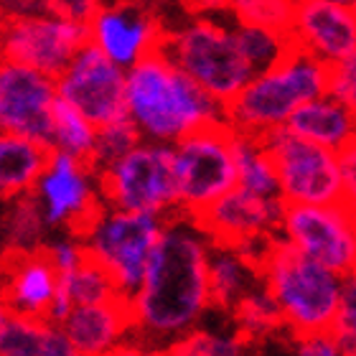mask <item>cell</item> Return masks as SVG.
Here are the masks:
<instances>
[{
	"label": "cell",
	"instance_id": "cell-1",
	"mask_svg": "<svg viewBox=\"0 0 356 356\" xmlns=\"http://www.w3.org/2000/svg\"><path fill=\"white\" fill-rule=\"evenodd\" d=\"M209 260L211 239L191 216H168L140 290L130 298L138 341L161 351L199 328L211 308Z\"/></svg>",
	"mask_w": 356,
	"mask_h": 356
},
{
	"label": "cell",
	"instance_id": "cell-2",
	"mask_svg": "<svg viewBox=\"0 0 356 356\" xmlns=\"http://www.w3.org/2000/svg\"><path fill=\"white\" fill-rule=\"evenodd\" d=\"M127 118L143 140L176 145L201 127L224 122V104L161 49L127 69Z\"/></svg>",
	"mask_w": 356,
	"mask_h": 356
},
{
	"label": "cell",
	"instance_id": "cell-3",
	"mask_svg": "<svg viewBox=\"0 0 356 356\" xmlns=\"http://www.w3.org/2000/svg\"><path fill=\"white\" fill-rule=\"evenodd\" d=\"M328 92V64L293 46L277 64L262 69L224 107V122L239 135H262L285 127L298 107Z\"/></svg>",
	"mask_w": 356,
	"mask_h": 356
},
{
	"label": "cell",
	"instance_id": "cell-4",
	"mask_svg": "<svg viewBox=\"0 0 356 356\" xmlns=\"http://www.w3.org/2000/svg\"><path fill=\"white\" fill-rule=\"evenodd\" d=\"M260 280L280 308L290 336L328 334L346 277L277 239L260 267Z\"/></svg>",
	"mask_w": 356,
	"mask_h": 356
},
{
	"label": "cell",
	"instance_id": "cell-5",
	"mask_svg": "<svg viewBox=\"0 0 356 356\" xmlns=\"http://www.w3.org/2000/svg\"><path fill=\"white\" fill-rule=\"evenodd\" d=\"M161 49L224 107L257 74L239 49L234 23L224 15H191L168 29Z\"/></svg>",
	"mask_w": 356,
	"mask_h": 356
},
{
	"label": "cell",
	"instance_id": "cell-6",
	"mask_svg": "<svg viewBox=\"0 0 356 356\" xmlns=\"http://www.w3.org/2000/svg\"><path fill=\"white\" fill-rule=\"evenodd\" d=\"M99 193L110 209L168 216L178 214L176 148L143 140L130 153L97 173Z\"/></svg>",
	"mask_w": 356,
	"mask_h": 356
},
{
	"label": "cell",
	"instance_id": "cell-7",
	"mask_svg": "<svg viewBox=\"0 0 356 356\" xmlns=\"http://www.w3.org/2000/svg\"><path fill=\"white\" fill-rule=\"evenodd\" d=\"M163 224V216L104 207L79 239L89 257L112 275L120 296L130 300L140 290Z\"/></svg>",
	"mask_w": 356,
	"mask_h": 356
},
{
	"label": "cell",
	"instance_id": "cell-8",
	"mask_svg": "<svg viewBox=\"0 0 356 356\" xmlns=\"http://www.w3.org/2000/svg\"><path fill=\"white\" fill-rule=\"evenodd\" d=\"M178 214L196 216L239 186L237 133L227 122L201 127L176 145Z\"/></svg>",
	"mask_w": 356,
	"mask_h": 356
},
{
	"label": "cell",
	"instance_id": "cell-9",
	"mask_svg": "<svg viewBox=\"0 0 356 356\" xmlns=\"http://www.w3.org/2000/svg\"><path fill=\"white\" fill-rule=\"evenodd\" d=\"M265 148L277 171V191L285 207L290 204H339L346 193L343 153L328 150L298 138L288 127L262 135Z\"/></svg>",
	"mask_w": 356,
	"mask_h": 356
},
{
	"label": "cell",
	"instance_id": "cell-10",
	"mask_svg": "<svg viewBox=\"0 0 356 356\" xmlns=\"http://www.w3.org/2000/svg\"><path fill=\"white\" fill-rule=\"evenodd\" d=\"M280 237L298 252L349 277L356 267V211L346 204H290L282 209Z\"/></svg>",
	"mask_w": 356,
	"mask_h": 356
},
{
	"label": "cell",
	"instance_id": "cell-11",
	"mask_svg": "<svg viewBox=\"0 0 356 356\" xmlns=\"http://www.w3.org/2000/svg\"><path fill=\"white\" fill-rule=\"evenodd\" d=\"M87 44V23L44 13L21 21H6L0 31V59L18 61L56 79Z\"/></svg>",
	"mask_w": 356,
	"mask_h": 356
},
{
	"label": "cell",
	"instance_id": "cell-12",
	"mask_svg": "<svg viewBox=\"0 0 356 356\" xmlns=\"http://www.w3.org/2000/svg\"><path fill=\"white\" fill-rule=\"evenodd\" d=\"M49 227H67L79 237L107 204L99 193V178L92 165L67 153H51L44 176L33 188Z\"/></svg>",
	"mask_w": 356,
	"mask_h": 356
},
{
	"label": "cell",
	"instance_id": "cell-13",
	"mask_svg": "<svg viewBox=\"0 0 356 356\" xmlns=\"http://www.w3.org/2000/svg\"><path fill=\"white\" fill-rule=\"evenodd\" d=\"M56 92L97 127L127 118V69L87 44L59 76Z\"/></svg>",
	"mask_w": 356,
	"mask_h": 356
},
{
	"label": "cell",
	"instance_id": "cell-14",
	"mask_svg": "<svg viewBox=\"0 0 356 356\" xmlns=\"http://www.w3.org/2000/svg\"><path fill=\"white\" fill-rule=\"evenodd\" d=\"M89 26V44L130 69L153 51H161L168 29L148 0H104Z\"/></svg>",
	"mask_w": 356,
	"mask_h": 356
},
{
	"label": "cell",
	"instance_id": "cell-15",
	"mask_svg": "<svg viewBox=\"0 0 356 356\" xmlns=\"http://www.w3.org/2000/svg\"><path fill=\"white\" fill-rule=\"evenodd\" d=\"M56 79L44 72L0 59V133L23 135L51 148Z\"/></svg>",
	"mask_w": 356,
	"mask_h": 356
},
{
	"label": "cell",
	"instance_id": "cell-16",
	"mask_svg": "<svg viewBox=\"0 0 356 356\" xmlns=\"http://www.w3.org/2000/svg\"><path fill=\"white\" fill-rule=\"evenodd\" d=\"M282 209V199L260 196L237 186L191 219L211 239V245L237 250L250 242L280 237Z\"/></svg>",
	"mask_w": 356,
	"mask_h": 356
},
{
	"label": "cell",
	"instance_id": "cell-17",
	"mask_svg": "<svg viewBox=\"0 0 356 356\" xmlns=\"http://www.w3.org/2000/svg\"><path fill=\"white\" fill-rule=\"evenodd\" d=\"M290 38L293 46L323 64H336L356 49V8L328 0H298Z\"/></svg>",
	"mask_w": 356,
	"mask_h": 356
},
{
	"label": "cell",
	"instance_id": "cell-18",
	"mask_svg": "<svg viewBox=\"0 0 356 356\" xmlns=\"http://www.w3.org/2000/svg\"><path fill=\"white\" fill-rule=\"evenodd\" d=\"M0 293L10 313L49 318L54 298L59 293V270L54 267L46 247L31 252L8 250L0 260Z\"/></svg>",
	"mask_w": 356,
	"mask_h": 356
},
{
	"label": "cell",
	"instance_id": "cell-19",
	"mask_svg": "<svg viewBox=\"0 0 356 356\" xmlns=\"http://www.w3.org/2000/svg\"><path fill=\"white\" fill-rule=\"evenodd\" d=\"M82 356H102L115 346L125 343L133 334V311L130 300L112 298L104 303L74 305L72 313L59 323Z\"/></svg>",
	"mask_w": 356,
	"mask_h": 356
},
{
	"label": "cell",
	"instance_id": "cell-20",
	"mask_svg": "<svg viewBox=\"0 0 356 356\" xmlns=\"http://www.w3.org/2000/svg\"><path fill=\"white\" fill-rule=\"evenodd\" d=\"M285 127L303 140H311L336 153H346L356 138V112L326 92L298 107Z\"/></svg>",
	"mask_w": 356,
	"mask_h": 356
},
{
	"label": "cell",
	"instance_id": "cell-21",
	"mask_svg": "<svg viewBox=\"0 0 356 356\" xmlns=\"http://www.w3.org/2000/svg\"><path fill=\"white\" fill-rule=\"evenodd\" d=\"M54 150L23 135L0 133V199L33 193Z\"/></svg>",
	"mask_w": 356,
	"mask_h": 356
},
{
	"label": "cell",
	"instance_id": "cell-22",
	"mask_svg": "<svg viewBox=\"0 0 356 356\" xmlns=\"http://www.w3.org/2000/svg\"><path fill=\"white\" fill-rule=\"evenodd\" d=\"M229 316H232V326L237 328V334L250 346L270 343L282 331L288 334L280 308L275 303V298L270 296V290L262 285V280L254 282L252 288L239 298V303L232 308Z\"/></svg>",
	"mask_w": 356,
	"mask_h": 356
},
{
	"label": "cell",
	"instance_id": "cell-23",
	"mask_svg": "<svg viewBox=\"0 0 356 356\" xmlns=\"http://www.w3.org/2000/svg\"><path fill=\"white\" fill-rule=\"evenodd\" d=\"M260 282V275L250 262L232 247L211 245L209 260V285H211V308L222 313H232L239 298Z\"/></svg>",
	"mask_w": 356,
	"mask_h": 356
},
{
	"label": "cell",
	"instance_id": "cell-24",
	"mask_svg": "<svg viewBox=\"0 0 356 356\" xmlns=\"http://www.w3.org/2000/svg\"><path fill=\"white\" fill-rule=\"evenodd\" d=\"M97 133L99 127L87 120L79 110H74L69 102L56 99L54 107V125H51V150L54 153H67L87 165H92L97 150Z\"/></svg>",
	"mask_w": 356,
	"mask_h": 356
},
{
	"label": "cell",
	"instance_id": "cell-25",
	"mask_svg": "<svg viewBox=\"0 0 356 356\" xmlns=\"http://www.w3.org/2000/svg\"><path fill=\"white\" fill-rule=\"evenodd\" d=\"M237 176L239 186L247 191L270 196V199H280L277 171H275L270 150L265 148L262 138L237 133Z\"/></svg>",
	"mask_w": 356,
	"mask_h": 356
},
{
	"label": "cell",
	"instance_id": "cell-26",
	"mask_svg": "<svg viewBox=\"0 0 356 356\" xmlns=\"http://www.w3.org/2000/svg\"><path fill=\"white\" fill-rule=\"evenodd\" d=\"M46 227L49 224H46L44 211H41L33 193L13 199V207L8 209V214L3 216L8 250H13V252L41 250V237H44Z\"/></svg>",
	"mask_w": 356,
	"mask_h": 356
},
{
	"label": "cell",
	"instance_id": "cell-27",
	"mask_svg": "<svg viewBox=\"0 0 356 356\" xmlns=\"http://www.w3.org/2000/svg\"><path fill=\"white\" fill-rule=\"evenodd\" d=\"M59 290L67 293L69 300L74 305L104 303V300H112V298H122L115 280H112V275L97 260H92L89 254L76 270L59 275Z\"/></svg>",
	"mask_w": 356,
	"mask_h": 356
},
{
	"label": "cell",
	"instance_id": "cell-28",
	"mask_svg": "<svg viewBox=\"0 0 356 356\" xmlns=\"http://www.w3.org/2000/svg\"><path fill=\"white\" fill-rule=\"evenodd\" d=\"M237 41L247 61L252 64L254 72L273 67L293 49V38L285 31L265 29V26H237Z\"/></svg>",
	"mask_w": 356,
	"mask_h": 356
},
{
	"label": "cell",
	"instance_id": "cell-29",
	"mask_svg": "<svg viewBox=\"0 0 356 356\" xmlns=\"http://www.w3.org/2000/svg\"><path fill=\"white\" fill-rule=\"evenodd\" d=\"M298 0H229L227 18L237 26H265L290 33Z\"/></svg>",
	"mask_w": 356,
	"mask_h": 356
},
{
	"label": "cell",
	"instance_id": "cell-30",
	"mask_svg": "<svg viewBox=\"0 0 356 356\" xmlns=\"http://www.w3.org/2000/svg\"><path fill=\"white\" fill-rule=\"evenodd\" d=\"M49 321L10 313L0 328V356H38L44 349Z\"/></svg>",
	"mask_w": 356,
	"mask_h": 356
},
{
	"label": "cell",
	"instance_id": "cell-31",
	"mask_svg": "<svg viewBox=\"0 0 356 356\" xmlns=\"http://www.w3.org/2000/svg\"><path fill=\"white\" fill-rule=\"evenodd\" d=\"M140 143H143V135L130 118H122L118 122L99 127V133H97V150H95V158H92V171L95 173L104 171L107 165H112L118 158L130 153Z\"/></svg>",
	"mask_w": 356,
	"mask_h": 356
},
{
	"label": "cell",
	"instance_id": "cell-32",
	"mask_svg": "<svg viewBox=\"0 0 356 356\" xmlns=\"http://www.w3.org/2000/svg\"><path fill=\"white\" fill-rule=\"evenodd\" d=\"M201 356H247V351L252 349L250 343L237 334V328L232 326V331H214V328H193L188 334Z\"/></svg>",
	"mask_w": 356,
	"mask_h": 356
},
{
	"label": "cell",
	"instance_id": "cell-33",
	"mask_svg": "<svg viewBox=\"0 0 356 356\" xmlns=\"http://www.w3.org/2000/svg\"><path fill=\"white\" fill-rule=\"evenodd\" d=\"M331 336L336 339L343 356H356V280L351 275L343 285L341 305L331 326Z\"/></svg>",
	"mask_w": 356,
	"mask_h": 356
},
{
	"label": "cell",
	"instance_id": "cell-34",
	"mask_svg": "<svg viewBox=\"0 0 356 356\" xmlns=\"http://www.w3.org/2000/svg\"><path fill=\"white\" fill-rule=\"evenodd\" d=\"M328 95L356 112V49L336 64H328Z\"/></svg>",
	"mask_w": 356,
	"mask_h": 356
},
{
	"label": "cell",
	"instance_id": "cell-35",
	"mask_svg": "<svg viewBox=\"0 0 356 356\" xmlns=\"http://www.w3.org/2000/svg\"><path fill=\"white\" fill-rule=\"evenodd\" d=\"M46 252L51 257L54 267L59 270V275L72 273V270H76V267L87 260V250H84L82 239L74 237V234H69L67 239H54V242H49Z\"/></svg>",
	"mask_w": 356,
	"mask_h": 356
},
{
	"label": "cell",
	"instance_id": "cell-36",
	"mask_svg": "<svg viewBox=\"0 0 356 356\" xmlns=\"http://www.w3.org/2000/svg\"><path fill=\"white\" fill-rule=\"evenodd\" d=\"M102 3L104 0H46V8H49V13L69 18V21L89 23L102 8Z\"/></svg>",
	"mask_w": 356,
	"mask_h": 356
},
{
	"label": "cell",
	"instance_id": "cell-37",
	"mask_svg": "<svg viewBox=\"0 0 356 356\" xmlns=\"http://www.w3.org/2000/svg\"><path fill=\"white\" fill-rule=\"evenodd\" d=\"M290 339H293V354L296 356H343L331 331L313 336H290Z\"/></svg>",
	"mask_w": 356,
	"mask_h": 356
},
{
	"label": "cell",
	"instance_id": "cell-38",
	"mask_svg": "<svg viewBox=\"0 0 356 356\" xmlns=\"http://www.w3.org/2000/svg\"><path fill=\"white\" fill-rule=\"evenodd\" d=\"M44 13H49L46 0H0L3 21H21V18H33Z\"/></svg>",
	"mask_w": 356,
	"mask_h": 356
},
{
	"label": "cell",
	"instance_id": "cell-39",
	"mask_svg": "<svg viewBox=\"0 0 356 356\" xmlns=\"http://www.w3.org/2000/svg\"><path fill=\"white\" fill-rule=\"evenodd\" d=\"M38 356H82V351L72 343V339L64 334V328L51 323V326H49V334H46L44 349H41Z\"/></svg>",
	"mask_w": 356,
	"mask_h": 356
},
{
	"label": "cell",
	"instance_id": "cell-40",
	"mask_svg": "<svg viewBox=\"0 0 356 356\" xmlns=\"http://www.w3.org/2000/svg\"><path fill=\"white\" fill-rule=\"evenodd\" d=\"M191 15H227L229 0H181Z\"/></svg>",
	"mask_w": 356,
	"mask_h": 356
},
{
	"label": "cell",
	"instance_id": "cell-41",
	"mask_svg": "<svg viewBox=\"0 0 356 356\" xmlns=\"http://www.w3.org/2000/svg\"><path fill=\"white\" fill-rule=\"evenodd\" d=\"M102 356H158L156 349H150V346H145L143 341H125L120 343V346H115L112 351H107V354Z\"/></svg>",
	"mask_w": 356,
	"mask_h": 356
},
{
	"label": "cell",
	"instance_id": "cell-42",
	"mask_svg": "<svg viewBox=\"0 0 356 356\" xmlns=\"http://www.w3.org/2000/svg\"><path fill=\"white\" fill-rule=\"evenodd\" d=\"M343 181H346V193H343V201L349 204L356 211V163L343 158Z\"/></svg>",
	"mask_w": 356,
	"mask_h": 356
},
{
	"label": "cell",
	"instance_id": "cell-43",
	"mask_svg": "<svg viewBox=\"0 0 356 356\" xmlns=\"http://www.w3.org/2000/svg\"><path fill=\"white\" fill-rule=\"evenodd\" d=\"M158 356H201V351L196 349V343H193L188 336H184V339H178L176 343L158 351Z\"/></svg>",
	"mask_w": 356,
	"mask_h": 356
},
{
	"label": "cell",
	"instance_id": "cell-44",
	"mask_svg": "<svg viewBox=\"0 0 356 356\" xmlns=\"http://www.w3.org/2000/svg\"><path fill=\"white\" fill-rule=\"evenodd\" d=\"M8 316H10V308H8L6 298H3V293H0V328H3V323H6Z\"/></svg>",
	"mask_w": 356,
	"mask_h": 356
},
{
	"label": "cell",
	"instance_id": "cell-45",
	"mask_svg": "<svg viewBox=\"0 0 356 356\" xmlns=\"http://www.w3.org/2000/svg\"><path fill=\"white\" fill-rule=\"evenodd\" d=\"M343 158H349V161H354V163H356V138H354V143L349 145V150L343 153Z\"/></svg>",
	"mask_w": 356,
	"mask_h": 356
},
{
	"label": "cell",
	"instance_id": "cell-46",
	"mask_svg": "<svg viewBox=\"0 0 356 356\" xmlns=\"http://www.w3.org/2000/svg\"><path fill=\"white\" fill-rule=\"evenodd\" d=\"M328 3H339V6H354L356 0H328Z\"/></svg>",
	"mask_w": 356,
	"mask_h": 356
},
{
	"label": "cell",
	"instance_id": "cell-47",
	"mask_svg": "<svg viewBox=\"0 0 356 356\" xmlns=\"http://www.w3.org/2000/svg\"><path fill=\"white\" fill-rule=\"evenodd\" d=\"M3 26H6V21H3V15H0V31H3Z\"/></svg>",
	"mask_w": 356,
	"mask_h": 356
},
{
	"label": "cell",
	"instance_id": "cell-48",
	"mask_svg": "<svg viewBox=\"0 0 356 356\" xmlns=\"http://www.w3.org/2000/svg\"><path fill=\"white\" fill-rule=\"evenodd\" d=\"M351 277H354V280H356V267H354V273H351Z\"/></svg>",
	"mask_w": 356,
	"mask_h": 356
},
{
	"label": "cell",
	"instance_id": "cell-49",
	"mask_svg": "<svg viewBox=\"0 0 356 356\" xmlns=\"http://www.w3.org/2000/svg\"><path fill=\"white\" fill-rule=\"evenodd\" d=\"M354 8H356V3H354Z\"/></svg>",
	"mask_w": 356,
	"mask_h": 356
}]
</instances>
